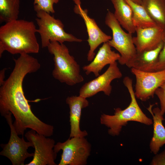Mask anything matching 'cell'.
Masks as SVG:
<instances>
[{
	"mask_svg": "<svg viewBox=\"0 0 165 165\" xmlns=\"http://www.w3.org/2000/svg\"><path fill=\"white\" fill-rule=\"evenodd\" d=\"M14 68L8 78L0 87V112L4 116L9 112L15 120L13 125L18 135H23L28 128L42 134L47 124L32 112L23 88L24 79L28 74L37 71L41 65L38 60L28 54L20 55L13 59Z\"/></svg>",
	"mask_w": 165,
	"mask_h": 165,
	"instance_id": "obj_1",
	"label": "cell"
},
{
	"mask_svg": "<svg viewBox=\"0 0 165 165\" xmlns=\"http://www.w3.org/2000/svg\"><path fill=\"white\" fill-rule=\"evenodd\" d=\"M37 29L32 21L16 20L0 28V57L5 51L14 55L37 53L39 47Z\"/></svg>",
	"mask_w": 165,
	"mask_h": 165,
	"instance_id": "obj_2",
	"label": "cell"
},
{
	"mask_svg": "<svg viewBox=\"0 0 165 165\" xmlns=\"http://www.w3.org/2000/svg\"><path fill=\"white\" fill-rule=\"evenodd\" d=\"M123 82L130 96V104L123 110L119 108H116L113 115L103 114L100 118L101 123L109 128L108 134L113 136L119 135L123 127L127 125L129 121L137 122L148 126L152 124L153 123L152 120L143 112L137 102L133 89L132 79L126 76L124 78Z\"/></svg>",
	"mask_w": 165,
	"mask_h": 165,
	"instance_id": "obj_3",
	"label": "cell"
},
{
	"mask_svg": "<svg viewBox=\"0 0 165 165\" xmlns=\"http://www.w3.org/2000/svg\"><path fill=\"white\" fill-rule=\"evenodd\" d=\"M47 48L49 53L54 56V68L52 75L55 79L70 86L84 81L79 65L70 54L68 48L64 44L52 41Z\"/></svg>",
	"mask_w": 165,
	"mask_h": 165,
	"instance_id": "obj_4",
	"label": "cell"
},
{
	"mask_svg": "<svg viewBox=\"0 0 165 165\" xmlns=\"http://www.w3.org/2000/svg\"><path fill=\"white\" fill-rule=\"evenodd\" d=\"M35 19L38 26L37 29L40 36L42 48L47 47L50 42L60 43L65 42H81L82 40L64 30V25L61 20L43 10L36 12Z\"/></svg>",
	"mask_w": 165,
	"mask_h": 165,
	"instance_id": "obj_5",
	"label": "cell"
},
{
	"mask_svg": "<svg viewBox=\"0 0 165 165\" xmlns=\"http://www.w3.org/2000/svg\"><path fill=\"white\" fill-rule=\"evenodd\" d=\"M105 23L112 32V38L108 42L111 47L119 53L120 57L118 61L119 63L126 65L137 53L132 34L127 33L123 30L114 13L109 11L106 13Z\"/></svg>",
	"mask_w": 165,
	"mask_h": 165,
	"instance_id": "obj_6",
	"label": "cell"
},
{
	"mask_svg": "<svg viewBox=\"0 0 165 165\" xmlns=\"http://www.w3.org/2000/svg\"><path fill=\"white\" fill-rule=\"evenodd\" d=\"M91 145L85 137L69 138L64 142H58L54 150L57 153L62 150L58 165H85L90 154Z\"/></svg>",
	"mask_w": 165,
	"mask_h": 165,
	"instance_id": "obj_7",
	"label": "cell"
},
{
	"mask_svg": "<svg viewBox=\"0 0 165 165\" xmlns=\"http://www.w3.org/2000/svg\"><path fill=\"white\" fill-rule=\"evenodd\" d=\"M12 115L9 112L4 116L9 127L10 135L8 143L0 145L2 150L0 155L7 158L13 165H24L26 159L33 156L34 153L28 152V149L33 148L34 145L31 142L26 141L23 136L22 138L18 136L13 125Z\"/></svg>",
	"mask_w": 165,
	"mask_h": 165,
	"instance_id": "obj_8",
	"label": "cell"
},
{
	"mask_svg": "<svg viewBox=\"0 0 165 165\" xmlns=\"http://www.w3.org/2000/svg\"><path fill=\"white\" fill-rule=\"evenodd\" d=\"M25 136L32 143L35 151L32 160L26 165H56L57 153L54 150V140L39 134L33 130L27 132Z\"/></svg>",
	"mask_w": 165,
	"mask_h": 165,
	"instance_id": "obj_9",
	"label": "cell"
},
{
	"mask_svg": "<svg viewBox=\"0 0 165 165\" xmlns=\"http://www.w3.org/2000/svg\"><path fill=\"white\" fill-rule=\"evenodd\" d=\"M131 71L136 78L135 96L143 101L153 98L156 90L165 81V69L148 72L131 68Z\"/></svg>",
	"mask_w": 165,
	"mask_h": 165,
	"instance_id": "obj_10",
	"label": "cell"
},
{
	"mask_svg": "<svg viewBox=\"0 0 165 165\" xmlns=\"http://www.w3.org/2000/svg\"><path fill=\"white\" fill-rule=\"evenodd\" d=\"M122 76V73L116 62L113 63L109 64L108 68L102 74L84 84L79 90V95L87 98L103 92L105 95L109 96L112 90V82Z\"/></svg>",
	"mask_w": 165,
	"mask_h": 165,
	"instance_id": "obj_11",
	"label": "cell"
},
{
	"mask_svg": "<svg viewBox=\"0 0 165 165\" xmlns=\"http://www.w3.org/2000/svg\"><path fill=\"white\" fill-rule=\"evenodd\" d=\"M75 5L74 8L75 13L79 15L83 19L88 35L87 40L90 49L87 54L88 61H91L95 56V51L101 43L108 42L112 37L104 32L98 27L95 20L88 15V10L81 6V0H72Z\"/></svg>",
	"mask_w": 165,
	"mask_h": 165,
	"instance_id": "obj_12",
	"label": "cell"
},
{
	"mask_svg": "<svg viewBox=\"0 0 165 165\" xmlns=\"http://www.w3.org/2000/svg\"><path fill=\"white\" fill-rule=\"evenodd\" d=\"M165 30L157 25L136 28V36L133 41L137 52L150 50L157 47L163 41Z\"/></svg>",
	"mask_w": 165,
	"mask_h": 165,
	"instance_id": "obj_13",
	"label": "cell"
},
{
	"mask_svg": "<svg viewBox=\"0 0 165 165\" xmlns=\"http://www.w3.org/2000/svg\"><path fill=\"white\" fill-rule=\"evenodd\" d=\"M66 103L69 108V121L70 125V138L85 137L88 135L86 130L82 131L80 127V122L82 109L87 107L89 102L87 98L80 95L68 97Z\"/></svg>",
	"mask_w": 165,
	"mask_h": 165,
	"instance_id": "obj_14",
	"label": "cell"
},
{
	"mask_svg": "<svg viewBox=\"0 0 165 165\" xmlns=\"http://www.w3.org/2000/svg\"><path fill=\"white\" fill-rule=\"evenodd\" d=\"M111 47L108 42L104 43L91 62L83 66V70L87 75L93 73L97 77L106 65L119 60L120 54L112 50Z\"/></svg>",
	"mask_w": 165,
	"mask_h": 165,
	"instance_id": "obj_15",
	"label": "cell"
},
{
	"mask_svg": "<svg viewBox=\"0 0 165 165\" xmlns=\"http://www.w3.org/2000/svg\"><path fill=\"white\" fill-rule=\"evenodd\" d=\"M153 105H150L147 108L152 116L153 132V137L150 143V148L152 152L156 155L161 147L165 144V127L163 121L165 120L158 107L152 110Z\"/></svg>",
	"mask_w": 165,
	"mask_h": 165,
	"instance_id": "obj_16",
	"label": "cell"
},
{
	"mask_svg": "<svg viewBox=\"0 0 165 165\" xmlns=\"http://www.w3.org/2000/svg\"><path fill=\"white\" fill-rule=\"evenodd\" d=\"M163 46V41L154 49L137 52L134 58L126 65L130 68L150 72L157 62Z\"/></svg>",
	"mask_w": 165,
	"mask_h": 165,
	"instance_id": "obj_17",
	"label": "cell"
},
{
	"mask_svg": "<svg viewBox=\"0 0 165 165\" xmlns=\"http://www.w3.org/2000/svg\"><path fill=\"white\" fill-rule=\"evenodd\" d=\"M115 9L114 14L119 23L128 32L133 34L136 28L132 20L131 7L125 0H110Z\"/></svg>",
	"mask_w": 165,
	"mask_h": 165,
	"instance_id": "obj_18",
	"label": "cell"
},
{
	"mask_svg": "<svg viewBox=\"0 0 165 165\" xmlns=\"http://www.w3.org/2000/svg\"><path fill=\"white\" fill-rule=\"evenodd\" d=\"M141 5L156 24L165 30L164 0H142Z\"/></svg>",
	"mask_w": 165,
	"mask_h": 165,
	"instance_id": "obj_19",
	"label": "cell"
},
{
	"mask_svg": "<svg viewBox=\"0 0 165 165\" xmlns=\"http://www.w3.org/2000/svg\"><path fill=\"white\" fill-rule=\"evenodd\" d=\"M125 0L132 9L133 22L136 28H147L157 25L141 5L136 3L131 0Z\"/></svg>",
	"mask_w": 165,
	"mask_h": 165,
	"instance_id": "obj_20",
	"label": "cell"
},
{
	"mask_svg": "<svg viewBox=\"0 0 165 165\" xmlns=\"http://www.w3.org/2000/svg\"><path fill=\"white\" fill-rule=\"evenodd\" d=\"M20 5V0H0V23L18 19Z\"/></svg>",
	"mask_w": 165,
	"mask_h": 165,
	"instance_id": "obj_21",
	"label": "cell"
},
{
	"mask_svg": "<svg viewBox=\"0 0 165 165\" xmlns=\"http://www.w3.org/2000/svg\"><path fill=\"white\" fill-rule=\"evenodd\" d=\"M60 0H34V9L36 12L43 10L49 13H54L55 11L53 5L57 3Z\"/></svg>",
	"mask_w": 165,
	"mask_h": 165,
	"instance_id": "obj_22",
	"label": "cell"
},
{
	"mask_svg": "<svg viewBox=\"0 0 165 165\" xmlns=\"http://www.w3.org/2000/svg\"><path fill=\"white\" fill-rule=\"evenodd\" d=\"M163 46L159 55L157 60L150 72L165 69V31L163 39Z\"/></svg>",
	"mask_w": 165,
	"mask_h": 165,
	"instance_id": "obj_23",
	"label": "cell"
},
{
	"mask_svg": "<svg viewBox=\"0 0 165 165\" xmlns=\"http://www.w3.org/2000/svg\"><path fill=\"white\" fill-rule=\"evenodd\" d=\"M155 94L160 100L161 113L163 115L165 113V90L159 87L156 90Z\"/></svg>",
	"mask_w": 165,
	"mask_h": 165,
	"instance_id": "obj_24",
	"label": "cell"
},
{
	"mask_svg": "<svg viewBox=\"0 0 165 165\" xmlns=\"http://www.w3.org/2000/svg\"><path fill=\"white\" fill-rule=\"evenodd\" d=\"M151 164L165 165V150L160 153L156 154L153 158Z\"/></svg>",
	"mask_w": 165,
	"mask_h": 165,
	"instance_id": "obj_25",
	"label": "cell"
},
{
	"mask_svg": "<svg viewBox=\"0 0 165 165\" xmlns=\"http://www.w3.org/2000/svg\"><path fill=\"white\" fill-rule=\"evenodd\" d=\"M7 68H5L1 70L0 72V86H1L4 82L5 76V72Z\"/></svg>",
	"mask_w": 165,
	"mask_h": 165,
	"instance_id": "obj_26",
	"label": "cell"
},
{
	"mask_svg": "<svg viewBox=\"0 0 165 165\" xmlns=\"http://www.w3.org/2000/svg\"><path fill=\"white\" fill-rule=\"evenodd\" d=\"M131 0L136 3H137L140 5H141V2H142V0Z\"/></svg>",
	"mask_w": 165,
	"mask_h": 165,
	"instance_id": "obj_27",
	"label": "cell"
},
{
	"mask_svg": "<svg viewBox=\"0 0 165 165\" xmlns=\"http://www.w3.org/2000/svg\"><path fill=\"white\" fill-rule=\"evenodd\" d=\"M160 87L165 90V81L161 86Z\"/></svg>",
	"mask_w": 165,
	"mask_h": 165,
	"instance_id": "obj_28",
	"label": "cell"
},
{
	"mask_svg": "<svg viewBox=\"0 0 165 165\" xmlns=\"http://www.w3.org/2000/svg\"><path fill=\"white\" fill-rule=\"evenodd\" d=\"M165 1V0H164Z\"/></svg>",
	"mask_w": 165,
	"mask_h": 165,
	"instance_id": "obj_29",
	"label": "cell"
}]
</instances>
